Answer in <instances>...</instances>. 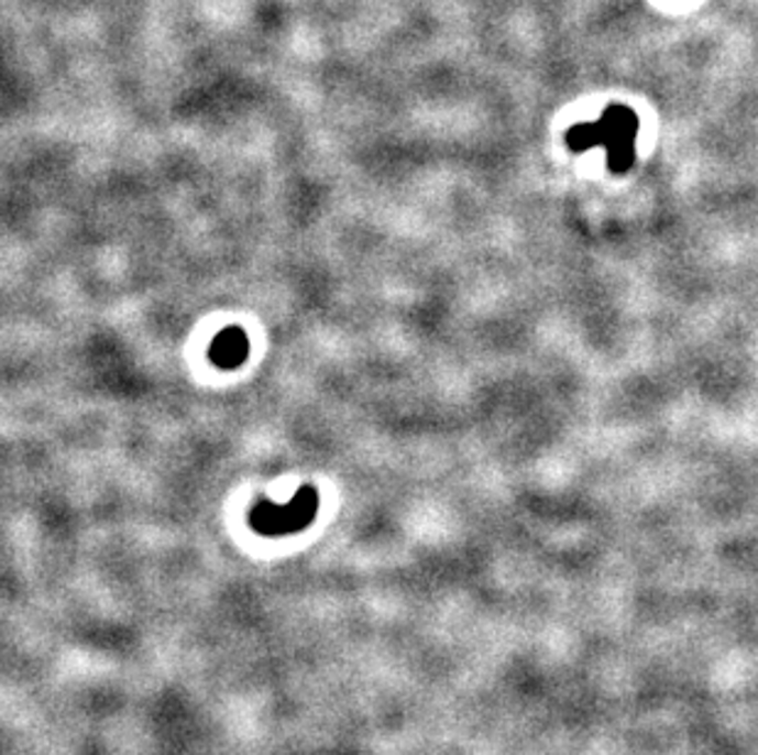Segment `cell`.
<instances>
[{"label": "cell", "instance_id": "1", "mask_svg": "<svg viewBox=\"0 0 758 755\" xmlns=\"http://www.w3.org/2000/svg\"><path fill=\"white\" fill-rule=\"evenodd\" d=\"M638 116L628 106H608L596 123H580L570 128L568 145L574 153L602 145L606 150V165L616 175L628 172L636 160Z\"/></svg>", "mask_w": 758, "mask_h": 755}]
</instances>
